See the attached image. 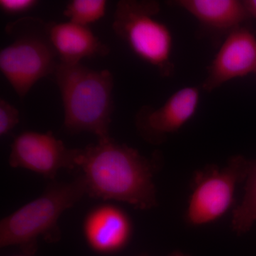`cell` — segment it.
I'll list each match as a JSON object with an SVG mask.
<instances>
[{"label": "cell", "instance_id": "1", "mask_svg": "<svg viewBox=\"0 0 256 256\" xmlns=\"http://www.w3.org/2000/svg\"><path fill=\"white\" fill-rule=\"evenodd\" d=\"M76 168L92 198L124 202L140 210L156 206L154 160L112 138L78 149Z\"/></svg>", "mask_w": 256, "mask_h": 256}, {"label": "cell", "instance_id": "16", "mask_svg": "<svg viewBox=\"0 0 256 256\" xmlns=\"http://www.w3.org/2000/svg\"><path fill=\"white\" fill-rule=\"evenodd\" d=\"M38 4L36 0H1L0 10L8 15L25 14Z\"/></svg>", "mask_w": 256, "mask_h": 256}, {"label": "cell", "instance_id": "19", "mask_svg": "<svg viewBox=\"0 0 256 256\" xmlns=\"http://www.w3.org/2000/svg\"><path fill=\"white\" fill-rule=\"evenodd\" d=\"M14 256H31V255H26V254H24V255Z\"/></svg>", "mask_w": 256, "mask_h": 256}, {"label": "cell", "instance_id": "5", "mask_svg": "<svg viewBox=\"0 0 256 256\" xmlns=\"http://www.w3.org/2000/svg\"><path fill=\"white\" fill-rule=\"evenodd\" d=\"M160 4L153 0H120L112 28L138 58L150 64L161 76L174 72L172 60L173 38L168 25L156 20Z\"/></svg>", "mask_w": 256, "mask_h": 256}, {"label": "cell", "instance_id": "17", "mask_svg": "<svg viewBox=\"0 0 256 256\" xmlns=\"http://www.w3.org/2000/svg\"><path fill=\"white\" fill-rule=\"evenodd\" d=\"M242 2L249 18H256V0H244Z\"/></svg>", "mask_w": 256, "mask_h": 256}, {"label": "cell", "instance_id": "15", "mask_svg": "<svg viewBox=\"0 0 256 256\" xmlns=\"http://www.w3.org/2000/svg\"><path fill=\"white\" fill-rule=\"evenodd\" d=\"M20 120L18 109L5 99H0V136L2 138L10 134Z\"/></svg>", "mask_w": 256, "mask_h": 256}, {"label": "cell", "instance_id": "6", "mask_svg": "<svg viewBox=\"0 0 256 256\" xmlns=\"http://www.w3.org/2000/svg\"><path fill=\"white\" fill-rule=\"evenodd\" d=\"M250 162L242 156L232 158L223 169L202 172L188 202L186 220L193 226L214 222L229 210L237 185L246 178Z\"/></svg>", "mask_w": 256, "mask_h": 256}, {"label": "cell", "instance_id": "3", "mask_svg": "<svg viewBox=\"0 0 256 256\" xmlns=\"http://www.w3.org/2000/svg\"><path fill=\"white\" fill-rule=\"evenodd\" d=\"M86 194V188L80 175L69 182L50 184L41 196L1 220L0 247L18 246L24 254L33 256L40 238L58 242L60 216Z\"/></svg>", "mask_w": 256, "mask_h": 256}, {"label": "cell", "instance_id": "4", "mask_svg": "<svg viewBox=\"0 0 256 256\" xmlns=\"http://www.w3.org/2000/svg\"><path fill=\"white\" fill-rule=\"evenodd\" d=\"M5 33L12 41L0 50V70L23 99L38 80L54 74L60 60L50 24L41 18H18L6 24Z\"/></svg>", "mask_w": 256, "mask_h": 256}, {"label": "cell", "instance_id": "18", "mask_svg": "<svg viewBox=\"0 0 256 256\" xmlns=\"http://www.w3.org/2000/svg\"><path fill=\"white\" fill-rule=\"evenodd\" d=\"M170 256H188V255H186V254H183V252H173L172 255H170Z\"/></svg>", "mask_w": 256, "mask_h": 256}, {"label": "cell", "instance_id": "12", "mask_svg": "<svg viewBox=\"0 0 256 256\" xmlns=\"http://www.w3.org/2000/svg\"><path fill=\"white\" fill-rule=\"evenodd\" d=\"M173 4L188 12L205 28L228 34L249 18L244 2L238 0H178Z\"/></svg>", "mask_w": 256, "mask_h": 256}, {"label": "cell", "instance_id": "8", "mask_svg": "<svg viewBox=\"0 0 256 256\" xmlns=\"http://www.w3.org/2000/svg\"><path fill=\"white\" fill-rule=\"evenodd\" d=\"M200 100V88L186 86L173 94L158 108L142 106L136 116L138 132L148 142H162L168 134L178 132L193 118Z\"/></svg>", "mask_w": 256, "mask_h": 256}, {"label": "cell", "instance_id": "13", "mask_svg": "<svg viewBox=\"0 0 256 256\" xmlns=\"http://www.w3.org/2000/svg\"><path fill=\"white\" fill-rule=\"evenodd\" d=\"M242 201L234 210L232 226L237 234L248 232L256 222V160L250 162Z\"/></svg>", "mask_w": 256, "mask_h": 256}, {"label": "cell", "instance_id": "2", "mask_svg": "<svg viewBox=\"0 0 256 256\" xmlns=\"http://www.w3.org/2000/svg\"><path fill=\"white\" fill-rule=\"evenodd\" d=\"M54 76L63 102L66 130L92 133L98 140L110 138L114 78L110 70L60 62Z\"/></svg>", "mask_w": 256, "mask_h": 256}, {"label": "cell", "instance_id": "9", "mask_svg": "<svg viewBox=\"0 0 256 256\" xmlns=\"http://www.w3.org/2000/svg\"><path fill=\"white\" fill-rule=\"evenodd\" d=\"M256 74V36L246 28L228 34L207 70L202 88L212 92L225 82Z\"/></svg>", "mask_w": 256, "mask_h": 256}, {"label": "cell", "instance_id": "10", "mask_svg": "<svg viewBox=\"0 0 256 256\" xmlns=\"http://www.w3.org/2000/svg\"><path fill=\"white\" fill-rule=\"evenodd\" d=\"M84 238L94 252L112 254L128 245L132 227L124 210L112 204H102L89 212L82 224Z\"/></svg>", "mask_w": 256, "mask_h": 256}, {"label": "cell", "instance_id": "14", "mask_svg": "<svg viewBox=\"0 0 256 256\" xmlns=\"http://www.w3.org/2000/svg\"><path fill=\"white\" fill-rule=\"evenodd\" d=\"M107 5L106 0H72L63 14L72 22L89 26L105 16Z\"/></svg>", "mask_w": 256, "mask_h": 256}, {"label": "cell", "instance_id": "11", "mask_svg": "<svg viewBox=\"0 0 256 256\" xmlns=\"http://www.w3.org/2000/svg\"><path fill=\"white\" fill-rule=\"evenodd\" d=\"M50 40L60 63H80L85 58L106 56L110 48L101 42L92 28L68 21L48 22Z\"/></svg>", "mask_w": 256, "mask_h": 256}, {"label": "cell", "instance_id": "7", "mask_svg": "<svg viewBox=\"0 0 256 256\" xmlns=\"http://www.w3.org/2000/svg\"><path fill=\"white\" fill-rule=\"evenodd\" d=\"M78 149H69L52 132L24 131L11 144L9 164L54 180L60 170L76 168Z\"/></svg>", "mask_w": 256, "mask_h": 256}, {"label": "cell", "instance_id": "20", "mask_svg": "<svg viewBox=\"0 0 256 256\" xmlns=\"http://www.w3.org/2000/svg\"><path fill=\"white\" fill-rule=\"evenodd\" d=\"M138 256H149L146 255V254H141V255H139Z\"/></svg>", "mask_w": 256, "mask_h": 256}]
</instances>
